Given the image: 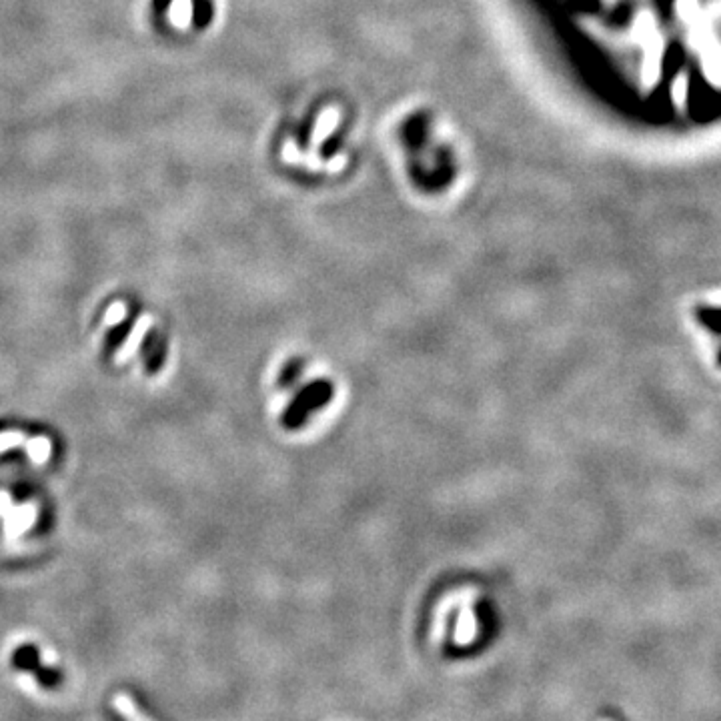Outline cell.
Instances as JSON below:
<instances>
[{"label":"cell","instance_id":"6da1fadb","mask_svg":"<svg viewBox=\"0 0 721 721\" xmlns=\"http://www.w3.org/2000/svg\"><path fill=\"white\" fill-rule=\"evenodd\" d=\"M333 397V385L329 381H313L309 383L293 401V405L283 415V425L289 429H297L311 417L313 411L323 409Z\"/></svg>","mask_w":721,"mask_h":721},{"label":"cell","instance_id":"7a4b0ae2","mask_svg":"<svg viewBox=\"0 0 721 721\" xmlns=\"http://www.w3.org/2000/svg\"><path fill=\"white\" fill-rule=\"evenodd\" d=\"M167 357V347L163 337L157 331H151L143 341V361L147 367V373L155 375L161 371Z\"/></svg>","mask_w":721,"mask_h":721},{"label":"cell","instance_id":"3957f363","mask_svg":"<svg viewBox=\"0 0 721 721\" xmlns=\"http://www.w3.org/2000/svg\"><path fill=\"white\" fill-rule=\"evenodd\" d=\"M117 707L129 721H151L139 711V707L135 705V701L129 695H119L117 697Z\"/></svg>","mask_w":721,"mask_h":721},{"label":"cell","instance_id":"277c9868","mask_svg":"<svg viewBox=\"0 0 721 721\" xmlns=\"http://www.w3.org/2000/svg\"><path fill=\"white\" fill-rule=\"evenodd\" d=\"M131 329H133V321H125L123 325L115 327L107 337V351H115L125 341L127 333H131Z\"/></svg>","mask_w":721,"mask_h":721}]
</instances>
